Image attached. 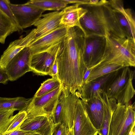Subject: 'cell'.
Instances as JSON below:
<instances>
[{"mask_svg":"<svg viewBox=\"0 0 135 135\" xmlns=\"http://www.w3.org/2000/svg\"><path fill=\"white\" fill-rule=\"evenodd\" d=\"M85 37L79 27H68L56 54L57 77L66 97L76 92L83 84L87 69L83 57Z\"/></svg>","mask_w":135,"mask_h":135,"instance_id":"obj_1","label":"cell"},{"mask_svg":"<svg viewBox=\"0 0 135 135\" xmlns=\"http://www.w3.org/2000/svg\"><path fill=\"white\" fill-rule=\"evenodd\" d=\"M82 5L87 11L80 20L85 36L126 37L108 3L100 6Z\"/></svg>","mask_w":135,"mask_h":135,"instance_id":"obj_2","label":"cell"},{"mask_svg":"<svg viewBox=\"0 0 135 135\" xmlns=\"http://www.w3.org/2000/svg\"><path fill=\"white\" fill-rule=\"evenodd\" d=\"M106 44L100 64H114L123 67L135 66V40L115 36L105 37Z\"/></svg>","mask_w":135,"mask_h":135,"instance_id":"obj_3","label":"cell"},{"mask_svg":"<svg viewBox=\"0 0 135 135\" xmlns=\"http://www.w3.org/2000/svg\"><path fill=\"white\" fill-rule=\"evenodd\" d=\"M117 103L111 118L108 135H129L135 128V103L127 106Z\"/></svg>","mask_w":135,"mask_h":135,"instance_id":"obj_4","label":"cell"},{"mask_svg":"<svg viewBox=\"0 0 135 135\" xmlns=\"http://www.w3.org/2000/svg\"><path fill=\"white\" fill-rule=\"evenodd\" d=\"M80 96L76 91L66 97L62 90L50 117L55 125L63 123L70 130L73 129L76 104Z\"/></svg>","mask_w":135,"mask_h":135,"instance_id":"obj_5","label":"cell"},{"mask_svg":"<svg viewBox=\"0 0 135 135\" xmlns=\"http://www.w3.org/2000/svg\"><path fill=\"white\" fill-rule=\"evenodd\" d=\"M62 90L61 85L39 97L34 96L26 110L27 118L40 116L50 117Z\"/></svg>","mask_w":135,"mask_h":135,"instance_id":"obj_6","label":"cell"},{"mask_svg":"<svg viewBox=\"0 0 135 135\" xmlns=\"http://www.w3.org/2000/svg\"><path fill=\"white\" fill-rule=\"evenodd\" d=\"M106 44L105 37L97 35L85 36L83 57L87 69L94 67L100 62Z\"/></svg>","mask_w":135,"mask_h":135,"instance_id":"obj_7","label":"cell"},{"mask_svg":"<svg viewBox=\"0 0 135 135\" xmlns=\"http://www.w3.org/2000/svg\"><path fill=\"white\" fill-rule=\"evenodd\" d=\"M116 19L125 37L135 40L134 17L130 9L124 8L122 0L109 1Z\"/></svg>","mask_w":135,"mask_h":135,"instance_id":"obj_8","label":"cell"},{"mask_svg":"<svg viewBox=\"0 0 135 135\" xmlns=\"http://www.w3.org/2000/svg\"><path fill=\"white\" fill-rule=\"evenodd\" d=\"M68 28V27L61 24L54 31L33 41L28 46L31 55L47 52L63 40Z\"/></svg>","mask_w":135,"mask_h":135,"instance_id":"obj_9","label":"cell"},{"mask_svg":"<svg viewBox=\"0 0 135 135\" xmlns=\"http://www.w3.org/2000/svg\"><path fill=\"white\" fill-rule=\"evenodd\" d=\"M73 129L74 135H95L98 133L87 114L81 96L76 104Z\"/></svg>","mask_w":135,"mask_h":135,"instance_id":"obj_10","label":"cell"},{"mask_svg":"<svg viewBox=\"0 0 135 135\" xmlns=\"http://www.w3.org/2000/svg\"><path fill=\"white\" fill-rule=\"evenodd\" d=\"M60 43L51 48L47 52L31 55L29 66L31 71L38 75H49L56 59Z\"/></svg>","mask_w":135,"mask_h":135,"instance_id":"obj_11","label":"cell"},{"mask_svg":"<svg viewBox=\"0 0 135 135\" xmlns=\"http://www.w3.org/2000/svg\"><path fill=\"white\" fill-rule=\"evenodd\" d=\"M31 55L28 47H26L16 55L4 69L8 75L9 80L14 81L31 71L29 66Z\"/></svg>","mask_w":135,"mask_h":135,"instance_id":"obj_12","label":"cell"},{"mask_svg":"<svg viewBox=\"0 0 135 135\" xmlns=\"http://www.w3.org/2000/svg\"><path fill=\"white\" fill-rule=\"evenodd\" d=\"M20 27L23 29L33 25L45 11L27 4L9 3Z\"/></svg>","mask_w":135,"mask_h":135,"instance_id":"obj_13","label":"cell"},{"mask_svg":"<svg viewBox=\"0 0 135 135\" xmlns=\"http://www.w3.org/2000/svg\"><path fill=\"white\" fill-rule=\"evenodd\" d=\"M105 94L103 90L99 91L94 97L86 100L82 99L90 119L98 131L103 121Z\"/></svg>","mask_w":135,"mask_h":135,"instance_id":"obj_14","label":"cell"},{"mask_svg":"<svg viewBox=\"0 0 135 135\" xmlns=\"http://www.w3.org/2000/svg\"><path fill=\"white\" fill-rule=\"evenodd\" d=\"M63 13L62 10L55 11L42 15L41 17L36 21L33 25L35 33L34 41L52 31L61 24V21Z\"/></svg>","mask_w":135,"mask_h":135,"instance_id":"obj_15","label":"cell"},{"mask_svg":"<svg viewBox=\"0 0 135 135\" xmlns=\"http://www.w3.org/2000/svg\"><path fill=\"white\" fill-rule=\"evenodd\" d=\"M55 126L50 117L40 116L27 118L22 124L20 128L40 135H52Z\"/></svg>","mask_w":135,"mask_h":135,"instance_id":"obj_16","label":"cell"},{"mask_svg":"<svg viewBox=\"0 0 135 135\" xmlns=\"http://www.w3.org/2000/svg\"><path fill=\"white\" fill-rule=\"evenodd\" d=\"M35 35L32 29L24 37L11 42L0 58V67L4 69L11 60L25 48L28 47L34 40Z\"/></svg>","mask_w":135,"mask_h":135,"instance_id":"obj_17","label":"cell"},{"mask_svg":"<svg viewBox=\"0 0 135 135\" xmlns=\"http://www.w3.org/2000/svg\"><path fill=\"white\" fill-rule=\"evenodd\" d=\"M118 70L84 83L77 91L80 94L81 98L84 100H88L95 97L99 90L104 91L108 82Z\"/></svg>","mask_w":135,"mask_h":135,"instance_id":"obj_18","label":"cell"},{"mask_svg":"<svg viewBox=\"0 0 135 135\" xmlns=\"http://www.w3.org/2000/svg\"><path fill=\"white\" fill-rule=\"evenodd\" d=\"M132 71L129 67H124L112 78L104 91L109 98L116 99L127 82Z\"/></svg>","mask_w":135,"mask_h":135,"instance_id":"obj_19","label":"cell"},{"mask_svg":"<svg viewBox=\"0 0 135 135\" xmlns=\"http://www.w3.org/2000/svg\"><path fill=\"white\" fill-rule=\"evenodd\" d=\"M78 4L66 7L62 9L63 13L60 24L68 27H77L82 31L80 20L87 12L86 9Z\"/></svg>","mask_w":135,"mask_h":135,"instance_id":"obj_20","label":"cell"},{"mask_svg":"<svg viewBox=\"0 0 135 135\" xmlns=\"http://www.w3.org/2000/svg\"><path fill=\"white\" fill-rule=\"evenodd\" d=\"M116 99L109 98L105 93L104 99V110L101 126L98 131V134L108 135L109 126L112 115L117 105Z\"/></svg>","mask_w":135,"mask_h":135,"instance_id":"obj_21","label":"cell"},{"mask_svg":"<svg viewBox=\"0 0 135 135\" xmlns=\"http://www.w3.org/2000/svg\"><path fill=\"white\" fill-rule=\"evenodd\" d=\"M32 99V98L27 99L22 97L13 98L0 97V109L26 111Z\"/></svg>","mask_w":135,"mask_h":135,"instance_id":"obj_22","label":"cell"},{"mask_svg":"<svg viewBox=\"0 0 135 135\" xmlns=\"http://www.w3.org/2000/svg\"><path fill=\"white\" fill-rule=\"evenodd\" d=\"M26 3L45 11H59L64 9L68 4L63 0H30Z\"/></svg>","mask_w":135,"mask_h":135,"instance_id":"obj_23","label":"cell"},{"mask_svg":"<svg viewBox=\"0 0 135 135\" xmlns=\"http://www.w3.org/2000/svg\"><path fill=\"white\" fill-rule=\"evenodd\" d=\"M18 29L11 19L0 8V43L4 44L6 38Z\"/></svg>","mask_w":135,"mask_h":135,"instance_id":"obj_24","label":"cell"},{"mask_svg":"<svg viewBox=\"0 0 135 135\" xmlns=\"http://www.w3.org/2000/svg\"><path fill=\"white\" fill-rule=\"evenodd\" d=\"M124 67L114 64H100L93 68L84 82L87 83L98 78L118 71Z\"/></svg>","mask_w":135,"mask_h":135,"instance_id":"obj_25","label":"cell"},{"mask_svg":"<svg viewBox=\"0 0 135 135\" xmlns=\"http://www.w3.org/2000/svg\"><path fill=\"white\" fill-rule=\"evenodd\" d=\"M135 71L132 70L130 77L126 85L119 93L116 100L117 103L128 106L135 94V90L133 83Z\"/></svg>","mask_w":135,"mask_h":135,"instance_id":"obj_26","label":"cell"},{"mask_svg":"<svg viewBox=\"0 0 135 135\" xmlns=\"http://www.w3.org/2000/svg\"><path fill=\"white\" fill-rule=\"evenodd\" d=\"M15 110L0 109V135L4 134L16 114L13 115Z\"/></svg>","mask_w":135,"mask_h":135,"instance_id":"obj_27","label":"cell"},{"mask_svg":"<svg viewBox=\"0 0 135 135\" xmlns=\"http://www.w3.org/2000/svg\"><path fill=\"white\" fill-rule=\"evenodd\" d=\"M61 85L57 79L52 77L44 82L35 94L34 96L39 97L46 94Z\"/></svg>","mask_w":135,"mask_h":135,"instance_id":"obj_28","label":"cell"},{"mask_svg":"<svg viewBox=\"0 0 135 135\" xmlns=\"http://www.w3.org/2000/svg\"><path fill=\"white\" fill-rule=\"evenodd\" d=\"M27 118V114L26 111H19L16 114L5 133L12 132L20 128L22 124Z\"/></svg>","mask_w":135,"mask_h":135,"instance_id":"obj_29","label":"cell"},{"mask_svg":"<svg viewBox=\"0 0 135 135\" xmlns=\"http://www.w3.org/2000/svg\"><path fill=\"white\" fill-rule=\"evenodd\" d=\"M9 0H0V8L11 19L14 24L17 27L18 33H22L23 29L19 26L16 19L9 5L10 2Z\"/></svg>","mask_w":135,"mask_h":135,"instance_id":"obj_30","label":"cell"},{"mask_svg":"<svg viewBox=\"0 0 135 135\" xmlns=\"http://www.w3.org/2000/svg\"><path fill=\"white\" fill-rule=\"evenodd\" d=\"M71 130L63 123H60L55 125L52 135H67Z\"/></svg>","mask_w":135,"mask_h":135,"instance_id":"obj_31","label":"cell"},{"mask_svg":"<svg viewBox=\"0 0 135 135\" xmlns=\"http://www.w3.org/2000/svg\"><path fill=\"white\" fill-rule=\"evenodd\" d=\"M33 133L34 132L25 131L20 128L14 131L4 133L2 135H27Z\"/></svg>","mask_w":135,"mask_h":135,"instance_id":"obj_32","label":"cell"},{"mask_svg":"<svg viewBox=\"0 0 135 135\" xmlns=\"http://www.w3.org/2000/svg\"><path fill=\"white\" fill-rule=\"evenodd\" d=\"M8 80V75L4 69L0 67V83L6 84Z\"/></svg>","mask_w":135,"mask_h":135,"instance_id":"obj_33","label":"cell"},{"mask_svg":"<svg viewBox=\"0 0 135 135\" xmlns=\"http://www.w3.org/2000/svg\"><path fill=\"white\" fill-rule=\"evenodd\" d=\"M49 75L52 77L58 79L57 77V65L56 59L52 67Z\"/></svg>","mask_w":135,"mask_h":135,"instance_id":"obj_34","label":"cell"},{"mask_svg":"<svg viewBox=\"0 0 135 135\" xmlns=\"http://www.w3.org/2000/svg\"><path fill=\"white\" fill-rule=\"evenodd\" d=\"M135 128H134L130 132L129 135H135Z\"/></svg>","mask_w":135,"mask_h":135,"instance_id":"obj_35","label":"cell"},{"mask_svg":"<svg viewBox=\"0 0 135 135\" xmlns=\"http://www.w3.org/2000/svg\"><path fill=\"white\" fill-rule=\"evenodd\" d=\"M67 135H74L73 128L70 130Z\"/></svg>","mask_w":135,"mask_h":135,"instance_id":"obj_36","label":"cell"},{"mask_svg":"<svg viewBox=\"0 0 135 135\" xmlns=\"http://www.w3.org/2000/svg\"><path fill=\"white\" fill-rule=\"evenodd\" d=\"M27 135H40L35 133H33Z\"/></svg>","mask_w":135,"mask_h":135,"instance_id":"obj_37","label":"cell"},{"mask_svg":"<svg viewBox=\"0 0 135 135\" xmlns=\"http://www.w3.org/2000/svg\"><path fill=\"white\" fill-rule=\"evenodd\" d=\"M95 135H98V133H97Z\"/></svg>","mask_w":135,"mask_h":135,"instance_id":"obj_38","label":"cell"}]
</instances>
